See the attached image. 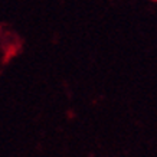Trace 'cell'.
Wrapping results in <instances>:
<instances>
[{
	"label": "cell",
	"instance_id": "cell-1",
	"mask_svg": "<svg viewBox=\"0 0 157 157\" xmlns=\"http://www.w3.org/2000/svg\"><path fill=\"white\" fill-rule=\"evenodd\" d=\"M154 2H157V0H154Z\"/></svg>",
	"mask_w": 157,
	"mask_h": 157
}]
</instances>
